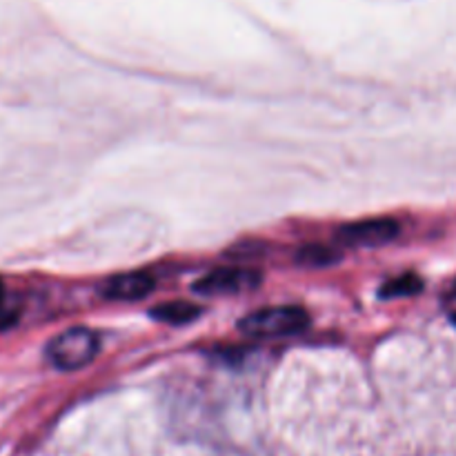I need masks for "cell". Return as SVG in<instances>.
<instances>
[{
    "instance_id": "obj_1",
    "label": "cell",
    "mask_w": 456,
    "mask_h": 456,
    "mask_svg": "<svg viewBox=\"0 0 456 456\" xmlns=\"http://www.w3.org/2000/svg\"><path fill=\"white\" fill-rule=\"evenodd\" d=\"M307 325H310V316H307V312L303 307L276 305L243 316L239 323V330L254 338H276L301 332Z\"/></svg>"
},
{
    "instance_id": "obj_2",
    "label": "cell",
    "mask_w": 456,
    "mask_h": 456,
    "mask_svg": "<svg viewBox=\"0 0 456 456\" xmlns=\"http://www.w3.org/2000/svg\"><path fill=\"white\" fill-rule=\"evenodd\" d=\"M98 350H101V338L96 332L87 328H71L49 343L47 359L62 372H76L92 363Z\"/></svg>"
},
{
    "instance_id": "obj_3",
    "label": "cell",
    "mask_w": 456,
    "mask_h": 456,
    "mask_svg": "<svg viewBox=\"0 0 456 456\" xmlns=\"http://www.w3.org/2000/svg\"><path fill=\"white\" fill-rule=\"evenodd\" d=\"M399 234V223L392 218H365V221L347 223L338 230L337 240L346 248H381Z\"/></svg>"
},
{
    "instance_id": "obj_4",
    "label": "cell",
    "mask_w": 456,
    "mask_h": 456,
    "mask_svg": "<svg viewBox=\"0 0 456 456\" xmlns=\"http://www.w3.org/2000/svg\"><path fill=\"white\" fill-rule=\"evenodd\" d=\"M263 276L252 267H221L194 283V292L214 297V294H236L245 289H256L261 285Z\"/></svg>"
},
{
    "instance_id": "obj_5",
    "label": "cell",
    "mask_w": 456,
    "mask_h": 456,
    "mask_svg": "<svg viewBox=\"0 0 456 456\" xmlns=\"http://www.w3.org/2000/svg\"><path fill=\"white\" fill-rule=\"evenodd\" d=\"M156 281L147 272H127V274L111 276L102 288V297L110 301H138L154 292Z\"/></svg>"
},
{
    "instance_id": "obj_6",
    "label": "cell",
    "mask_w": 456,
    "mask_h": 456,
    "mask_svg": "<svg viewBox=\"0 0 456 456\" xmlns=\"http://www.w3.org/2000/svg\"><path fill=\"white\" fill-rule=\"evenodd\" d=\"M150 314L151 319L160 321V323L185 325V323H191V321L200 314V307L187 301H172V303H163V305H156Z\"/></svg>"
},
{
    "instance_id": "obj_7",
    "label": "cell",
    "mask_w": 456,
    "mask_h": 456,
    "mask_svg": "<svg viewBox=\"0 0 456 456\" xmlns=\"http://www.w3.org/2000/svg\"><path fill=\"white\" fill-rule=\"evenodd\" d=\"M423 289V281L417 274H401L396 279H390L383 283V288L379 289V297L381 298H403V297H414Z\"/></svg>"
},
{
    "instance_id": "obj_8",
    "label": "cell",
    "mask_w": 456,
    "mask_h": 456,
    "mask_svg": "<svg viewBox=\"0 0 456 456\" xmlns=\"http://www.w3.org/2000/svg\"><path fill=\"white\" fill-rule=\"evenodd\" d=\"M341 258V254L332 248H325V245H307L298 252L297 261L303 263L305 267H330Z\"/></svg>"
},
{
    "instance_id": "obj_9",
    "label": "cell",
    "mask_w": 456,
    "mask_h": 456,
    "mask_svg": "<svg viewBox=\"0 0 456 456\" xmlns=\"http://www.w3.org/2000/svg\"><path fill=\"white\" fill-rule=\"evenodd\" d=\"M18 316H20V305L13 298H3L0 301V332L13 328L18 323Z\"/></svg>"
},
{
    "instance_id": "obj_10",
    "label": "cell",
    "mask_w": 456,
    "mask_h": 456,
    "mask_svg": "<svg viewBox=\"0 0 456 456\" xmlns=\"http://www.w3.org/2000/svg\"><path fill=\"white\" fill-rule=\"evenodd\" d=\"M3 298H7V289H4L3 281H0V301H3Z\"/></svg>"
},
{
    "instance_id": "obj_11",
    "label": "cell",
    "mask_w": 456,
    "mask_h": 456,
    "mask_svg": "<svg viewBox=\"0 0 456 456\" xmlns=\"http://www.w3.org/2000/svg\"><path fill=\"white\" fill-rule=\"evenodd\" d=\"M452 323L456 325V312H454V314H452Z\"/></svg>"
}]
</instances>
